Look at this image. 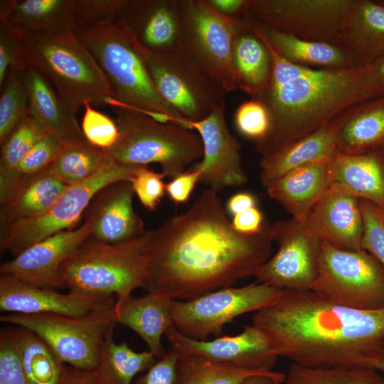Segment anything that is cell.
Here are the masks:
<instances>
[{
  "mask_svg": "<svg viewBox=\"0 0 384 384\" xmlns=\"http://www.w3.org/2000/svg\"><path fill=\"white\" fill-rule=\"evenodd\" d=\"M271 225L255 235L233 228L208 188L188 210L164 221L149 248L147 294L191 300L254 275L272 252Z\"/></svg>",
  "mask_w": 384,
  "mask_h": 384,
  "instance_id": "1",
  "label": "cell"
},
{
  "mask_svg": "<svg viewBox=\"0 0 384 384\" xmlns=\"http://www.w3.org/2000/svg\"><path fill=\"white\" fill-rule=\"evenodd\" d=\"M252 322L279 358L302 366L373 368L384 354V309H351L311 289H282Z\"/></svg>",
  "mask_w": 384,
  "mask_h": 384,
  "instance_id": "2",
  "label": "cell"
},
{
  "mask_svg": "<svg viewBox=\"0 0 384 384\" xmlns=\"http://www.w3.org/2000/svg\"><path fill=\"white\" fill-rule=\"evenodd\" d=\"M250 26L267 46L272 59L267 84L251 98L265 107L270 119L267 135L255 144L262 156L312 134L349 107L384 95L373 82L368 65L319 69L296 65L281 57Z\"/></svg>",
  "mask_w": 384,
  "mask_h": 384,
  "instance_id": "3",
  "label": "cell"
},
{
  "mask_svg": "<svg viewBox=\"0 0 384 384\" xmlns=\"http://www.w3.org/2000/svg\"><path fill=\"white\" fill-rule=\"evenodd\" d=\"M18 33L27 68L44 77L75 113L85 102L107 106L114 100L102 68L76 33Z\"/></svg>",
  "mask_w": 384,
  "mask_h": 384,
  "instance_id": "4",
  "label": "cell"
},
{
  "mask_svg": "<svg viewBox=\"0 0 384 384\" xmlns=\"http://www.w3.org/2000/svg\"><path fill=\"white\" fill-rule=\"evenodd\" d=\"M153 230L135 239L110 244L89 238L61 265L60 276L69 291L116 296L115 307L148 278L149 248Z\"/></svg>",
  "mask_w": 384,
  "mask_h": 384,
  "instance_id": "5",
  "label": "cell"
},
{
  "mask_svg": "<svg viewBox=\"0 0 384 384\" xmlns=\"http://www.w3.org/2000/svg\"><path fill=\"white\" fill-rule=\"evenodd\" d=\"M77 35L102 68L116 103L147 115L166 114L189 129L188 123L156 90L146 64L148 50L120 21Z\"/></svg>",
  "mask_w": 384,
  "mask_h": 384,
  "instance_id": "6",
  "label": "cell"
},
{
  "mask_svg": "<svg viewBox=\"0 0 384 384\" xmlns=\"http://www.w3.org/2000/svg\"><path fill=\"white\" fill-rule=\"evenodd\" d=\"M119 138L107 150L117 161L131 166H161L165 176L174 178L203 156L198 134L175 123L159 122L144 112L113 102Z\"/></svg>",
  "mask_w": 384,
  "mask_h": 384,
  "instance_id": "7",
  "label": "cell"
},
{
  "mask_svg": "<svg viewBox=\"0 0 384 384\" xmlns=\"http://www.w3.org/2000/svg\"><path fill=\"white\" fill-rule=\"evenodd\" d=\"M138 166L121 164L110 156L104 166L92 176L68 186L44 213L1 225V252H9L15 257L41 240L73 229L101 189L117 181H129Z\"/></svg>",
  "mask_w": 384,
  "mask_h": 384,
  "instance_id": "8",
  "label": "cell"
},
{
  "mask_svg": "<svg viewBox=\"0 0 384 384\" xmlns=\"http://www.w3.org/2000/svg\"><path fill=\"white\" fill-rule=\"evenodd\" d=\"M179 13L183 50L226 92L239 90L233 45L240 18L220 14L208 0H179Z\"/></svg>",
  "mask_w": 384,
  "mask_h": 384,
  "instance_id": "9",
  "label": "cell"
},
{
  "mask_svg": "<svg viewBox=\"0 0 384 384\" xmlns=\"http://www.w3.org/2000/svg\"><path fill=\"white\" fill-rule=\"evenodd\" d=\"M114 306L82 316L9 313L0 321L38 335L65 364L93 371L106 335L117 324Z\"/></svg>",
  "mask_w": 384,
  "mask_h": 384,
  "instance_id": "10",
  "label": "cell"
},
{
  "mask_svg": "<svg viewBox=\"0 0 384 384\" xmlns=\"http://www.w3.org/2000/svg\"><path fill=\"white\" fill-rule=\"evenodd\" d=\"M313 291L339 305L359 310L384 309V269L363 249L343 250L322 243Z\"/></svg>",
  "mask_w": 384,
  "mask_h": 384,
  "instance_id": "11",
  "label": "cell"
},
{
  "mask_svg": "<svg viewBox=\"0 0 384 384\" xmlns=\"http://www.w3.org/2000/svg\"><path fill=\"white\" fill-rule=\"evenodd\" d=\"M146 64L160 95L188 124L205 119L225 104L226 92L197 66L182 46L148 51Z\"/></svg>",
  "mask_w": 384,
  "mask_h": 384,
  "instance_id": "12",
  "label": "cell"
},
{
  "mask_svg": "<svg viewBox=\"0 0 384 384\" xmlns=\"http://www.w3.org/2000/svg\"><path fill=\"white\" fill-rule=\"evenodd\" d=\"M282 289L262 283L226 287L191 300H172L173 326L182 335L207 340L221 335L223 327L238 316L255 312L273 303Z\"/></svg>",
  "mask_w": 384,
  "mask_h": 384,
  "instance_id": "13",
  "label": "cell"
},
{
  "mask_svg": "<svg viewBox=\"0 0 384 384\" xmlns=\"http://www.w3.org/2000/svg\"><path fill=\"white\" fill-rule=\"evenodd\" d=\"M355 0H250L244 18L341 46Z\"/></svg>",
  "mask_w": 384,
  "mask_h": 384,
  "instance_id": "14",
  "label": "cell"
},
{
  "mask_svg": "<svg viewBox=\"0 0 384 384\" xmlns=\"http://www.w3.org/2000/svg\"><path fill=\"white\" fill-rule=\"evenodd\" d=\"M271 235L279 248L253 276L260 283L280 289H312L323 241L305 222L292 218L276 221Z\"/></svg>",
  "mask_w": 384,
  "mask_h": 384,
  "instance_id": "15",
  "label": "cell"
},
{
  "mask_svg": "<svg viewBox=\"0 0 384 384\" xmlns=\"http://www.w3.org/2000/svg\"><path fill=\"white\" fill-rule=\"evenodd\" d=\"M225 111L223 104L205 119L188 124L190 129L197 131L203 148L202 160L191 168L200 172L201 183L217 192L241 186L247 180L241 160V144L229 131Z\"/></svg>",
  "mask_w": 384,
  "mask_h": 384,
  "instance_id": "16",
  "label": "cell"
},
{
  "mask_svg": "<svg viewBox=\"0 0 384 384\" xmlns=\"http://www.w3.org/2000/svg\"><path fill=\"white\" fill-rule=\"evenodd\" d=\"M171 349L255 370H272L278 356L267 336L260 329L245 326L235 336H218L213 340L188 338L172 326L165 334Z\"/></svg>",
  "mask_w": 384,
  "mask_h": 384,
  "instance_id": "17",
  "label": "cell"
},
{
  "mask_svg": "<svg viewBox=\"0 0 384 384\" xmlns=\"http://www.w3.org/2000/svg\"><path fill=\"white\" fill-rule=\"evenodd\" d=\"M91 230V221L86 218L78 228L53 235L1 263L0 273L38 287L64 289L60 276V266L90 238Z\"/></svg>",
  "mask_w": 384,
  "mask_h": 384,
  "instance_id": "18",
  "label": "cell"
},
{
  "mask_svg": "<svg viewBox=\"0 0 384 384\" xmlns=\"http://www.w3.org/2000/svg\"><path fill=\"white\" fill-rule=\"evenodd\" d=\"M114 296L92 295L42 288L9 275L0 277V310L4 312L82 316L115 306Z\"/></svg>",
  "mask_w": 384,
  "mask_h": 384,
  "instance_id": "19",
  "label": "cell"
},
{
  "mask_svg": "<svg viewBox=\"0 0 384 384\" xmlns=\"http://www.w3.org/2000/svg\"><path fill=\"white\" fill-rule=\"evenodd\" d=\"M134 194L129 181H117L101 189L86 210V218L92 224L90 238L115 244L142 235L144 222L134 210Z\"/></svg>",
  "mask_w": 384,
  "mask_h": 384,
  "instance_id": "20",
  "label": "cell"
},
{
  "mask_svg": "<svg viewBox=\"0 0 384 384\" xmlns=\"http://www.w3.org/2000/svg\"><path fill=\"white\" fill-rule=\"evenodd\" d=\"M119 21L149 52L182 46L179 0H126Z\"/></svg>",
  "mask_w": 384,
  "mask_h": 384,
  "instance_id": "21",
  "label": "cell"
},
{
  "mask_svg": "<svg viewBox=\"0 0 384 384\" xmlns=\"http://www.w3.org/2000/svg\"><path fill=\"white\" fill-rule=\"evenodd\" d=\"M304 222L322 241L334 247L349 251L363 249L359 199L351 195L329 188Z\"/></svg>",
  "mask_w": 384,
  "mask_h": 384,
  "instance_id": "22",
  "label": "cell"
},
{
  "mask_svg": "<svg viewBox=\"0 0 384 384\" xmlns=\"http://www.w3.org/2000/svg\"><path fill=\"white\" fill-rule=\"evenodd\" d=\"M329 188L384 210V156L375 150L353 155L338 153L330 162Z\"/></svg>",
  "mask_w": 384,
  "mask_h": 384,
  "instance_id": "23",
  "label": "cell"
},
{
  "mask_svg": "<svg viewBox=\"0 0 384 384\" xmlns=\"http://www.w3.org/2000/svg\"><path fill=\"white\" fill-rule=\"evenodd\" d=\"M330 162L294 169L268 183V196L279 203L292 218L304 222L329 188Z\"/></svg>",
  "mask_w": 384,
  "mask_h": 384,
  "instance_id": "24",
  "label": "cell"
},
{
  "mask_svg": "<svg viewBox=\"0 0 384 384\" xmlns=\"http://www.w3.org/2000/svg\"><path fill=\"white\" fill-rule=\"evenodd\" d=\"M338 154L337 129L329 122L312 134L262 156L260 162L261 182L265 186L298 167L331 162Z\"/></svg>",
  "mask_w": 384,
  "mask_h": 384,
  "instance_id": "25",
  "label": "cell"
},
{
  "mask_svg": "<svg viewBox=\"0 0 384 384\" xmlns=\"http://www.w3.org/2000/svg\"><path fill=\"white\" fill-rule=\"evenodd\" d=\"M22 77L28 97L30 116L62 144L86 139L76 113L44 77L31 68L22 73Z\"/></svg>",
  "mask_w": 384,
  "mask_h": 384,
  "instance_id": "26",
  "label": "cell"
},
{
  "mask_svg": "<svg viewBox=\"0 0 384 384\" xmlns=\"http://www.w3.org/2000/svg\"><path fill=\"white\" fill-rule=\"evenodd\" d=\"M330 122L337 129L339 154L375 150L384 144V95L349 107Z\"/></svg>",
  "mask_w": 384,
  "mask_h": 384,
  "instance_id": "27",
  "label": "cell"
},
{
  "mask_svg": "<svg viewBox=\"0 0 384 384\" xmlns=\"http://www.w3.org/2000/svg\"><path fill=\"white\" fill-rule=\"evenodd\" d=\"M341 47L356 67H363L384 54V0H355Z\"/></svg>",
  "mask_w": 384,
  "mask_h": 384,
  "instance_id": "28",
  "label": "cell"
},
{
  "mask_svg": "<svg viewBox=\"0 0 384 384\" xmlns=\"http://www.w3.org/2000/svg\"><path fill=\"white\" fill-rule=\"evenodd\" d=\"M73 0H1L0 23L23 34L73 32Z\"/></svg>",
  "mask_w": 384,
  "mask_h": 384,
  "instance_id": "29",
  "label": "cell"
},
{
  "mask_svg": "<svg viewBox=\"0 0 384 384\" xmlns=\"http://www.w3.org/2000/svg\"><path fill=\"white\" fill-rule=\"evenodd\" d=\"M246 20L281 57L292 63L319 69L358 68L348 53L339 46L302 39L272 27Z\"/></svg>",
  "mask_w": 384,
  "mask_h": 384,
  "instance_id": "30",
  "label": "cell"
},
{
  "mask_svg": "<svg viewBox=\"0 0 384 384\" xmlns=\"http://www.w3.org/2000/svg\"><path fill=\"white\" fill-rule=\"evenodd\" d=\"M172 300L152 294L141 297L131 296L119 306H114L117 323L136 332L147 344L149 351L162 356L166 351L161 337L173 326Z\"/></svg>",
  "mask_w": 384,
  "mask_h": 384,
  "instance_id": "31",
  "label": "cell"
},
{
  "mask_svg": "<svg viewBox=\"0 0 384 384\" xmlns=\"http://www.w3.org/2000/svg\"><path fill=\"white\" fill-rule=\"evenodd\" d=\"M233 61L239 90L257 96L267 84L272 68L270 51L255 35L245 18H240L237 26L233 45Z\"/></svg>",
  "mask_w": 384,
  "mask_h": 384,
  "instance_id": "32",
  "label": "cell"
},
{
  "mask_svg": "<svg viewBox=\"0 0 384 384\" xmlns=\"http://www.w3.org/2000/svg\"><path fill=\"white\" fill-rule=\"evenodd\" d=\"M67 187L49 167L27 179L1 204V226L41 215L59 198Z\"/></svg>",
  "mask_w": 384,
  "mask_h": 384,
  "instance_id": "33",
  "label": "cell"
},
{
  "mask_svg": "<svg viewBox=\"0 0 384 384\" xmlns=\"http://www.w3.org/2000/svg\"><path fill=\"white\" fill-rule=\"evenodd\" d=\"M151 351L137 352L126 342L116 343L113 329L106 335L93 370L98 384H133L135 375L156 361Z\"/></svg>",
  "mask_w": 384,
  "mask_h": 384,
  "instance_id": "34",
  "label": "cell"
},
{
  "mask_svg": "<svg viewBox=\"0 0 384 384\" xmlns=\"http://www.w3.org/2000/svg\"><path fill=\"white\" fill-rule=\"evenodd\" d=\"M272 371L250 370L197 355L179 353L175 384H242L251 376Z\"/></svg>",
  "mask_w": 384,
  "mask_h": 384,
  "instance_id": "35",
  "label": "cell"
},
{
  "mask_svg": "<svg viewBox=\"0 0 384 384\" xmlns=\"http://www.w3.org/2000/svg\"><path fill=\"white\" fill-rule=\"evenodd\" d=\"M110 155L86 139L63 144L50 170L66 185L85 181L100 171Z\"/></svg>",
  "mask_w": 384,
  "mask_h": 384,
  "instance_id": "36",
  "label": "cell"
},
{
  "mask_svg": "<svg viewBox=\"0 0 384 384\" xmlns=\"http://www.w3.org/2000/svg\"><path fill=\"white\" fill-rule=\"evenodd\" d=\"M18 327L21 362L31 384H58L65 363L41 337Z\"/></svg>",
  "mask_w": 384,
  "mask_h": 384,
  "instance_id": "37",
  "label": "cell"
},
{
  "mask_svg": "<svg viewBox=\"0 0 384 384\" xmlns=\"http://www.w3.org/2000/svg\"><path fill=\"white\" fill-rule=\"evenodd\" d=\"M63 144L47 134L12 169L0 173V202L5 203L27 179L47 169L58 154Z\"/></svg>",
  "mask_w": 384,
  "mask_h": 384,
  "instance_id": "38",
  "label": "cell"
},
{
  "mask_svg": "<svg viewBox=\"0 0 384 384\" xmlns=\"http://www.w3.org/2000/svg\"><path fill=\"white\" fill-rule=\"evenodd\" d=\"M283 384H384L371 368H310L291 363Z\"/></svg>",
  "mask_w": 384,
  "mask_h": 384,
  "instance_id": "39",
  "label": "cell"
},
{
  "mask_svg": "<svg viewBox=\"0 0 384 384\" xmlns=\"http://www.w3.org/2000/svg\"><path fill=\"white\" fill-rule=\"evenodd\" d=\"M0 144L30 116L22 73L11 70L0 87Z\"/></svg>",
  "mask_w": 384,
  "mask_h": 384,
  "instance_id": "40",
  "label": "cell"
},
{
  "mask_svg": "<svg viewBox=\"0 0 384 384\" xmlns=\"http://www.w3.org/2000/svg\"><path fill=\"white\" fill-rule=\"evenodd\" d=\"M126 0H73L72 31L76 34L119 21Z\"/></svg>",
  "mask_w": 384,
  "mask_h": 384,
  "instance_id": "41",
  "label": "cell"
},
{
  "mask_svg": "<svg viewBox=\"0 0 384 384\" xmlns=\"http://www.w3.org/2000/svg\"><path fill=\"white\" fill-rule=\"evenodd\" d=\"M48 132L28 116L1 146L0 173L14 167Z\"/></svg>",
  "mask_w": 384,
  "mask_h": 384,
  "instance_id": "42",
  "label": "cell"
},
{
  "mask_svg": "<svg viewBox=\"0 0 384 384\" xmlns=\"http://www.w3.org/2000/svg\"><path fill=\"white\" fill-rule=\"evenodd\" d=\"M18 330V327L1 330L0 384H31L21 362Z\"/></svg>",
  "mask_w": 384,
  "mask_h": 384,
  "instance_id": "43",
  "label": "cell"
},
{
  "mask_svg": "<svg viewBox=\"0 0 384 384\" xmlns=\"http://www.w3.org/2000/svg\"><path fill=\"white\" fill-rule=\"evenodd\" d=\"M81 129L86 140L104 150L112 148L119 138L117 122L85 102Z\"/></svg>",
  "mask_w": 384,
  "mask_h": 384,
  "instance_id": "44",
  "label": "cell"
},
{
  "mask_svg": "<svg viewBox=\"0 0 384 384\" xmlns=\"http://www.w3.org/2000/svg\"><path fill=\"white\" fill-rule=\"evenodd\" d=\"M363 222L361 247L384 269V210L370 201L359 199Z\"/></svg>",
  "mask_w": 384,
  "mask_h": 384,
  "instance_id": "45",
  "label": "cell"
},
{
  "mask_svg": "<svg viewBox=\"0 0 384 384\" xmlns=\"http://www.w3.org/2000/svg\"><path fill=\"white\" fill-rule=\"evenodd\" d=\"M234 122L238 131L257 144L263 140L270 128V119L265 107L258 100L251 99L237 108Z\"/></svg>",
  "mask_w": 384,
  "mask_h": 384,
  "instance_id": "46",
  "label": "cell"
},
{
  "mask_svg": "<svg viewBox=\"0 0 384 384\" xmlns=\"http://www.w3.org/2000/svg\"><path fill=\"white\" fill-rule=\"evenodd\" d=\"M165 175L155 172L147 166H138L129 181L134 193L144 207L149 210H155L166 193Z\"/></svg>",
  "mask_w": 384,
  "mask_h": 384,
  "instance_id": "47",
  "label": "cell"
},
{
  "mask_svg": "<svg viewBox=\"0 0 384 384\" xmlns=\"http://www.w3.org/2000/svg\"><path fill=\"white\" fill-rule=\"evenodd\" d=\"M26 68L18 32L0 23V87L9 70L23 73Z\"/></svg>",
  "mask_w": 384,
  "mask_h": 384,
  "instance_id": "48",
  "label": "cell"
},
{
  "mask_svg": "<svg viewBox=\"0 0 384 384\" xmlns=\"http://www.w3.org/2000/svg\"><path fill=\"white\" fill-rule=\"evenodd\" d=\"M178 356L174 350L166 352L133 384H175Z\"/></svg>",
  "mask_w": 384,
  "mask_h": 384,
  "instance_id": "49",
  "label": "cell"
},
{
  "mask_svg": "<svg viewBox=\"0 0 384 384\" xmlns=\"http://www.w3.org/2000/svg\"><path fill=\"white\" fill-rule=\"evenodd\" d=\"M200 178V172L190 168L166 183V193L176 204L184 203L189 199Z\"/></svg>",
  "mask_w": 384,
  "mask_h": 384,
  "instance_id": "50",
  "label": "cell"
},
{
  "mask_svg": "<svg viewBox=\"0 0 384 384\" xmlns=\"http://www.w3.org/2000/svg\"><path fill=\"white\" fill-rule=\"evenodd\" d=\"M267 223L262 211L257 207L233 216L231 221L235 230L244 235H255L260 233Z\"/></svg>",
  "mask_w": 384,
  "mask_h": 384,
  "instance_id": "51",
  "label": "cell"
},
{
  "mask_svg": "<svg viewBox=\"0 0 384 384\" xmlns=\"http://www.w3.org/2000/svg\"><path fill=\"white\" fill-rule=\"evenodd\" d=\"M58 384H98L94 371L64 364Z\"/></svg>",
  "mask_w": 384,
  "mask_h": 384,
  "instance_id": "52",
  "label": "cell"
},
{
  "mask_svg": "<svg viewBox=\"0 0 384 384\" xmlns=\"http://www.w3.org/2000/svg\"><path fill=\"white\" fill-rule=\"evenodd\" d=\"M250 0H208L220 14L233 18H244Z\"/></svg>",
  "mask_w": 384,
  "mask_h": 384,
  "instance_id": "53",
  "label": "cell"
},
{
  "mask_svg": "<svg viewBox=\"0 0 384 384\" xmlns=\"http://www.w3.org/2000/svg\"><path fill=\"white\" fill-rule=\"evenodd\" d=\"M254 195L249 192H239L230 197L226 203L225 210L234 216L250 208L257 207Z\"/></svg>",
  "mask_w": 384,
  "mask_h": 384,
  "instance_id": "54",
  "label": "cell"
},
{
  "mask_svg": "<svg viewBox=\"0 0 384 384\" xmlns=\"http://www.w3.org/2000/svg\"><path fill=\"white\" fill-rule=\"evenodd\" d=\"M286 374L273 370L264 375H257L247 378L242 384H283Z\"/></svg>",
  "mask_w": 384,
  "mask_h": 384,
  "instance_id": "55",
  "label": "cell"
},
{
  "mask_svg": "<svg viewBox=\"0 0 384 384\" xmlns=\"http://www.w3.org/2000/svg\"><path fill=\"white\" fill-rule=\"evenodd\" d=\"M366 65L373 82L384 92V54Z\"/></svg>",
  "mask_w": 384,
  "mask_h": 384,
  "instance_id": "56",
  "label": "cell"
},
{
  "mask_svg": "<svg viewBox=\"0 0 384 384\" xmlns=\"http://www.w3.org/2000/svg\"><path fill=\"white\" fill-rule=\"evenodd\" d=\"M374 369L377 370L384 371V354L378 358L374 365Z\"/></svg>",
  "mask_w": 384,
  "mask_h": 384,
  "instance_id": "57",
  "label": "cell"
},
{
  "mask_svg": "<svg viewBox=\"0 0 384 384\" xmlns=\"http://www.w3.org/2000/svg\"><path fill=\"white\" fill-rule=\"evenodd\" d=\"M375 151L384 156V144L379 146L378 149H376Z\"/></svg>",
  "mask_w": 384,
  "mask_h": 384,
  "instance_id": "58",
  "label": "cell"
}]
</instances>
